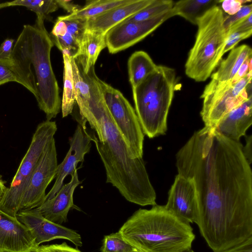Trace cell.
<instances>
[{
  "instance_id": "1",
  "label": "cell",
  "mask_w": 252,
  "mask_h": 252,
  "mask_svg": "<svg viewBox=\"0 0 252 252\" xmlns=\"http://www.w3.org/2000/svg\"><path fill=\"white\" fill-rule=\"evenodd\" d=\"M242 147L204 126L176 154L178 174L195 182V223L211 246H233L252 234V172Z\"/></svg>"
},
{
  "instance_id": "2",
  "label": "cell",
  "mask_w": 252,
  "mask_h": 252,
  "mask_svg": "<svg viewBox=\"0 0 252 252\" xmlns=\"http://www.w3.org/2000/svg\"><path fill=\"white\" fill-rule=\"evenodd\" d=\"M97 137L92 136L104 165L106 183H110L130 202L141 206L156 205V194L143 158H133L128 147L102 95L80 112Z\"/></svg>"
},
{
  "instance_id": "3",
  "label": "cell",
  "mask_w": 252,
  "mask_h": 252,
  "mask_svg": "<svg viewBox=\"0 0 252 252\" xmlns=\"http://www.w3.org/2000/svg\"><path fill=\"white\" fill-rule=\"evenodd\" d=\"M36 17L33 25H25L13 46L12 60L35 97L39 109L51 121L59 113L62 100L51 62L54 44L44 26Z\"/></svg>"
},
{
  "instance_id": "4",
  "label": "cell",
  "mask_w": 252,
  "mask_h": 252,
  "mask_svg": "<svg viewBox=\"0 0 252 252\" xmlns=\"http://www.w3.org/2000/svg\"><path fill=\"white\" fill-rule=\"evenodd\" d=\"M119 231L139 252H184L191 249L195 238L189 223L164 205L139 209Z\"/></svg>"
},
{
  "instance_id": "5",
  "label": "cell",
  "mask_w": 252,
  "mask_h": 252,
  "mask_svg": "<svg viewBox=\"0 0 252 252\" xmlns=\"http://www.w3.org/2000/svg\"><path fill=\"white\" fill-rule=\"evenodd\" d=\"M177 79L174 69L157 65L153 72L132 89L134 110L144 134L150 138L165 134Z\"/></svg>"
},
{
  "instance_id": "6",
  "label": "cell",
  "mask_w": 252,
  "mask_h": 252,
  "mask_svg": "<svg viewBox=\"0 0 252 252\" xmlns=\"http://www.w3.org/2000/svg\"><path fill=\"white\" fill-rule=\"evenodd\" d=\"M224 15L217 5L198 20L195 42L185 66L187 76L196 82L206 81L222 60L227 38Z\"/></svg>"
},
{
  "instance_id": "7",
  "label": "cell",
  "mask_w": 252,
  "mask_h": 252,
  "mask_svg": "<svg viewBox=\"0 0 252 252\" xmlns=\"http://www.w3.org/2000/svg\"><path fill=\"white\" fill-rule=\"evenodd\" d=\"M57 130L56 122L46 120L37 126L19 168L4 194L0 199V210L16 217L23 193L41 156Z\"/></svg>"
},
{
  "instance_id": "8",
  "label": "cell",
  "mask_w": 252,
  "mask_h": 252,
  "mask_svg": "<svg viewBox=\"0 0 252 252\" xmlns=\"http://www.w3.org/2000/svg\"><path fill=\"white\" fill-rule=\"evenodd\" d=\"M252 70L236 83L211 79L201 96L200 114L205 126L215 129L227 113L252 97Z\"/></svg>"
},
{
  "instance_id": "9",
  "label": "cell",
  "mask_w": 252,
  "mask_h": 252,
  "mask_svg": "<svg viewBox=\"0 0 252 252\" xmlns=\"http://www.w3.org/2000/svg\"><path fill=\"white\" fill-rule=\"evenodd\" d=\"M104 100L133 158H142L144 134L135 111L118 90L98 79Z\"/></svg>"
},
{
  "instance_id": "10",
  "label": "cell",
  "mask_w": 252,
  "mask_h": 252,
  "mask_svg": "<svg viewBox=\"0 0 252 252\" xmlns=\"http://www.w3.org/2000/svg\"><path fill=\"white\" fill-rule=\"evenodd\" d=\"M57 154L53 138L44 149L22 195L19 211L36 208L44 201L47 187L56 177Z\"/></svg>"
},
{
  "instance_id": "11",
  "label": "cell",
  "mask_w": 252,
  "mask_h": 252,
  "mask_svg": "<svg viewBox=\"0 0 252 252\" xmlns=\"http://www.w3.org/2000/svg\"><path fill=\"white\" fill-rule=\"evenodd\" d=\"M173 16L174 15L172 9L161 16L147 21H122L105 34L106 47L109 52L115 54L133 46Z\"/></svg>"
},
{
  "instance_id": "12",
  "label": "cell",
  "mask_w": 252,
  "mask_h": 252,
  "mask_svg": "<svg viewBox=\"0 0 252 252\" xmlns=\"http://www.w3.org/2000/svg\"><path fill=\"white\" fill-rule=\"evenodd\" d=\"M16 217L28 228L38 246L56 239L69 240L76 247L82 246L80 234L74 230L47 220L36 208L20 211Z\"/></svg>"
},
{
  "instance_id": "13",
  "label": "cell",
  "mask_w": 252,
  "mask_h": 252,
  "mask_svg": "<svg viewBox=\"0 0 252 252\" xmlns=\"http://www.w3.org/2000/svg\"><path fill=\"white\" fill-rule=\"evenodd\" d=\"M78 124L72 137L69 139V149L63 161L58 164L55 182L46 194L44 201L52 198L63 185V181L68 175H72L79 162H82L85 155L90 152L92 136L86 129V123L77 120Z\"/></svg>"
},
{
  "instance_id": "14",
  "label": "cell",
  "mask_w": 252,
  "mask_h": 252,
  "mask_svg": "<svg viewBox=\"0 0 252 252\" xmlns=\"http://www.w3.org/2000/svg\"><path fill=\"white\" fill-rule=\"evenodd\" d=\"M165 207L188 223H196L198 215L197 192L194 181L178 174L168 193Z\"/></svg>"
},
{
  "instance_id": "15",
  "label": "cell",
  "mask_w": 252,
  "mask_h": 252,
  "mask_svg": "<svg viewBox=\"0 0 252 252\" xmlns=\"http://www.w3.org/2000/svg\"><path fill=\"white\" fill-rule=\"evenodd\" d=\"M39 246L17 217L0 210V252H36Z\"/></svg>"
},
{
  "instance_id": "16",
  "label": "cell",
  "mask_w": 252,
  "mask_h": 252,
  "mask_svg": "<svg viewBox=\"0 0 252 252\" xmlns=\"http://www.w3.org/2000/svg\"><path fill=\"white\" fill-rule=\"evenodd\" d=\"M71 177L70 182L63 184L52 198L45 201L36 208L43 217L59 224L66 221L69 211L74 206V190L81 183L78 179L77 169Z\"/></svg>"
},
{
  "instance_id": "17",
  "label": "cell",
  "mask_w": 252,
  "mask_h": 252,
  "mask_svg": "<svg viewBox=\"0 0 252 252\" xmlns=\"http://www.w3.org/2000/svg\"><path fill=\"white\" fill-rule=\"evenodd\" d=\"M153 0H130L86 20V30L105 34L113 27L150 4Z\"/></svg>"
},
{
  "instance_id": "18",
  "label": "cell",
  "mask_w": 252,
  "mask_h": 252,
  "mask_svg": "<svg viewBox=\"0 0 252 252\" xmlns=\"http://www.w3.org/2000/svg\"><path fill=\"white\" fill-rule=\"evenodd\" d=\"M252 97L227 113L215 128L225 137L240 142L252 124Z\"/></svg>"
},
{
  "instance_id": "19",
  "label": "cell",
  "mask_w": 252,
  "mask_h": 252,
  "mask_svg": "<svg viewBox=\"0 0 252 252\" xmlns=\"http://www.w3.org/2000/svg\"><path fill=\"white\" fill-rule=\"evenodd\" d=\"M66 29L60 37L51 38L54 45L70 57L75 58L80 49L84 33L86 30V20L84 19H65Z\"/></svg>"
},
{
  "instance_id": "20",
  "label": "cell",
  "mask_w": 252,
  "mask_h": 252,
  "mask_svg": "<svg viewBox=\"0 0 252 252\" xmlns=\"http://www.w3.org/2000/svg\"><path fill=\"white\" fill-rule=\"evenodd\" d=\"M106 47L104 34L86 30L80 49L74 59L87 73L94 66L100 52Z\"/></svg>"
},
{
  "instance_id": "21",
  "label": "cell",
  "mask_w": 252,
  "mask_h": 252,
  "mask_svg": "<svg viewBox=\"0 0 252 252\" xmlns=\"http://www.w3.org/2000/svg\"><path fill=\"white\" fill-rule=\"evenodd\" d=\"M252 56V48L243 44L230 50L228 56L221 60L216 71L212 74L211 79L220 82L231 80L239 69L249 57Z\"/></svg>"
},
{
  "instance_id": "22",
  "label": "cell",
  "mask_w": 252,
  "mask_h": 252,
  "mask_svg": "<svg viewBox=\"0 0 252 252\" xmlns=\"http://www.w3.org/2000/svg\"><path fill=\"white\" fill-rule=\"evenodd\" d=\"M149 55L143 51L134 52L127 63L129 81L132 89L136 87L156 68Z\"/></svg>"
},
{
  "instance_id": "23",
  "label": "cell",
  "mask_w": 252,
  "mask_h": 252,
  "mask_svg": "<svg viewBox=\"0 0 252 252\" xmlns=\"http://www.w3.org/2000/svg\"><path fill=\"white\" fill-rule=\"evenodd\" d=\"M220 2L219 0H181L174 2L172 10L174 16L182 17L196 25L199 18Z\"/></svg>"
},
{
  "instance_id": "24",
  "label": "cell",
  "mask_w": 252,
  "mask_h": 252,
  "mask_svg": "<svg viewBox=\"0 0 252 252\" xmlns=\"http://www.w3.org/2000/svg\"><path fill=\"white\" fill-rule=\"evenodd\" d=\"M130 0H86L83 7L76 12L61 16L65 19H84L99 15L111 9L129 2Z\"/></svg>"
},
{
  "instance_id": "25",
  "label": "cell",
  "mask_w": 252,
  "mask_h": 252,
  "mask_svg": "<svg viewBox=\"0 0 252 252\" xmlns=\"http://www.w3.org/2000/svg\"><path fill=\"white\" fill-rule=\"evenodd\" d=\"M63 89L61 103L63 117L71 114L76 102L72 66L70 57L63 54Z\"/></svg>"
},
{
  "instance_id": "26",
  "label": "cell",
  "mask_w": 252,
  "mask_h": 252,
  "mask_svg": "<svg viewBox=\"0 0 252 252\" xmlns=\"http://www.w3.org/2000/svg\"><path fill=\"white\" fill-rule=\"evenodd\" d=\"M174 2L171 0H153L148 6L126 19L131 22H142L161 16L170 11Z\"/></svg>"
},
{
  "instance_id": "27",
  "label": "cell",
  "mask_w": 252,
  "mask_h": 252,
  "mask_svg": "<svg viewBox=\"0 0 252 252\" xmlns=\"http://www.w3.org/2000/svg\"><path fill=\"white\" fill-rule=\"evenodd\" d=\"M8 7L22 6L35 13L37 17L48 19L49 15L59 8L56 0H15L7 2Z\"/></svg>"
},
{
  "instance_id": "28",
  "label": "cell",
  "mask_w": 252,
  "mask_h": 252,
  "mask_svg": "<svg viewBox=\"0 0 252 252\" xmlns=\"http://www.w3.org/2000/svg\"><path fill=\"white\" fill-rule=\"evenodd\" d=\"M137 250L118 232L104 236L101 252H132Z\"/></svg>"
},
{
  "instance_id": "29",
  "label": "cell",
  "mask_w": 252,
  "mask_h": 252,
  "mask_svg": "<svg viewBox=\"0 0 252 252\" xmlns=\"http://www.w3.org/2000/svg\"><path fill=\"white\" fill-rule=\"evenodd\" d=\"M10 82L18 83L28 90V85L13 62L0 61V86Z\"/></svg>"
},
{
  "instance_id": "30",
  "label": "cell",
  "mask_w": 252,
  "mask_h": 252,
  "mask_svg": "<svg viewBox=\"0 0 252 252\" xmlns=\"http://www.w3.org/2000/svg\"><path fill=\"white\" fill-rule=\"evenodd\" d=\"M251 14H252V4H249L243 5L240 9L233 15H224L223 26L226 33L232 26Z\"/></svg>"
},
{
  "instance_id": "31",
  "label": "cell",
  "mask_w": 252,
  "mask_h": 252,
  "mask_svg": "<svg viewBox=\"0 0 252 252\" xmlns=\"http://www.w3.org/2000/svg\"><path fill=\"white\" fill-rule=\"evenodd\" d=\"M252 33V31H250L243 32H234L227 34L222 52L223 55L227 52L234 48L240 41L251 36Z\"/></svg>"
},
{
  "instance_id": "32",
  "label": "cell",
  "mask_w": 252,
  "mask_h": 252,
  "mask_svg": "<svg viewBox=\"0 0 252 252\" xmlns=\"http://www.w3.org/2000/svg\"><path fill=\"white\" fill-rule=\"evenodd\" d=\"M36 252H81L78 249L68 246L66 242L61 244L41 245Z\"/></svg>"
},
{
  "instance_id": "33",
  "label": "cell",
  "mask_w": 252,
  "mask_h": 252,
  "mask_svg": "<svg viewBox=\"0 0 252 252\" xmlns=\"http://www.w3.org/2000/svg\"><path fill=\"white\" fill-rule=\"evenodd\" d=\"M14 42V39L7 38L1 44L0 46V61H12Z\"/></svg>"
},
{
  "instance_id": "34",
  "label": "cell",
  "mask_w": 252,
  "mask_h": 252,
  "mask_svg": "<svg viewBox=\"0 0 252 252\" xmlns=\"http://www.w3.org/2000/svg\"><path fill=\"white\" fill-rule=\"evenodd\" d=\"M249 1L240 0H220L223 12L227 13V15H231L237 13L241 8L243 4L248 2Z\"/></svg>"
},
{
  "instance_id": "35",
  "label": "cell",
  "mask_w": 252,
  "mask_h": 252,
  "mask_svg": "<svg viewBox=\"0 0 252 252\" xmlns=\"http://www.w3.org/2000/svg\"><path fill=\"white\" fill-rule=\"evenodd\" d=\"M252 14L246 17L232 26L227 32V35L234 32L252 31Z\"/></svg>"
},
{
  "instance_id": "36",
  "label": "cell",
  "mask_w": 252,
  "mask_h": 252,
  "mask_svg": "<svg viewBox=\"0 0 252 252\" xmlns=\"http://www.w3.org/2000/svg\"><path fill=\"white\" fill-rule=\"evenodd\" d=\"M252 56L248 58L242 65L241 66L236 75L233 78L230 80L232 83H236L242 78L244 77L247 73L252 70Z\"/></svg>"
},
{
  "instance_id": "37",
  "label": "cell",
  "mask_w": 252,
  "mask_h": 252,
  "mask_svg": "<svg viewBox=\"0 0 252 252\" xmlns=\"http://www.w3.org/2000/svg\"><path fill=\"white\" fill-rule=\"evenodd\" d=\"M221 252H252V236L241 243Z\"/></svg>"
},
{
  "instance_id": "38",
  "label": "cell",
  "mask_w": 252,
  "mask_h": 252,
  "mask_svg": "<svg viewBox=\"0 0 252 252\" xmlns=\"http://www.w3.org/2000/svg\"><path fill=\"white\" fill-rule=\"evenodd\" d=\"M59 7L66 10L69 14L74 13L79 10L81 6L75 4L72 0H56Z\"/></svg>"
},
{
  "instance_id": "39",
  "label": "cell",
  "mask_w": 252,
  "mask_h": 252,
  "mask_svg": "<svg viewBox=\"0 0 252 252\" xmlns=\"http://www.w3.org/2000/svg\"><path fill=\"white\" fill-rule=\"evenodd\" d=\"M242 151L247 160L251 164L252 162V136H247L246 145L243 146Z\"/></svg>"
},
{
  "instance_id": "40",
  "label": "cell",
  "mask_w": 252,
  "mask_h": 252,
  "mask_svg": "<svg viewBox=\"0 0 252 252\" xmlns=\"http://www.w3.org/2000/svg\"><path fill=\"white\" fill-rule=\"evenodd\" d=\"M6 189L7 188L5 187L3 180L0 177V199L4 194Z\"/></svg>"
},
{
  "instance_id": "41",
  "label": "cell",
  "mask_w": 252,
  "mask_h": 252,
  "mask_svg": "<svg viewBox=\"0 0 252 252\" xmlns=\"http://www.w3.org/2000/svg\"><path fill=\"white\" fill-rule=\"evenodd\" d=\"M8 7L7 2L0 3V9Z\"/></svg>"
},
{
  "instance_id": "42",
  "label": "cell",
  "mask_w": 252,
  "mask_h": 252,
  "mask_svg": "<svg viewBox=\"0 0 252 252\" xmlns=\"http://www.w3.org/2000/svg\"><path fill=\"white\" fill-rule=\"evenodd\" d=\"M139 252L137 250V251H133V252Z\"/></svg>"
}]
</instances>
